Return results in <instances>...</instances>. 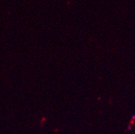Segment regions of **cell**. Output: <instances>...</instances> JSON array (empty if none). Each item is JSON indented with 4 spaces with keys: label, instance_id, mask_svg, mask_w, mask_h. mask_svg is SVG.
<instances>
[{
    "label": "cell",
    "instance_id": "cell-1",
    "mask_svg": "<svg viewBox=\"0 0 135 134\" xmlns=\"http://www.w3.org/2000/svg\"><path fill=\"white\" fill-rule=\"evenodd\" d=\"M133 120H135V115H134V116H133Z\"/></svg>",
    "mask_w": 135,
    "mask_h": 134
}]
</instances>
